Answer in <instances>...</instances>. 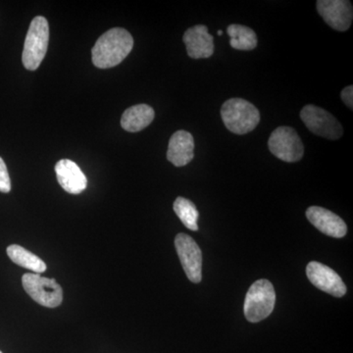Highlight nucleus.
<instances>
[{
  "label": "nucleus",
  "mask_w": 353,
  "mask_h": 353,
  "mask_svg": "<svg viewBox=\"0 0 353 353\" xmlns=\"http://www.w3.org/2000/svg\"><path fill=\"white\" fill-rule=\"evenodd\" d=\"M154 116V110L152 106L138 104L125 111L121 119V126L127 132H141L152 124Z\"/></svg>",
  "instance_id": "nucleus-15"
},
{
  "label": "nucleus",
  "mask_w": 353,
  "mask_h": 353,
  "mask_svg": "<svg viewBox=\"0 0 353 353\" xmlns=\"http://www.w3.org/2000/svg\"><path fill=\"white\" fill-rule=\"evenodd\" d=\"M194 137L187 131L176 132L169 141L167 159L176 167L189 164L194 157Z\"/></svg>",
  "instance_id": "nucleus-14"
},
{
  "label": "nucleus",
  "mask_w": 353,
  "mask_h": 353,
  "mask_svg": "<svg viewBox=\"0 0 353 353\" xmlns=\"http://www.w3.org/2000/svg\"><path fill=\"white\" fill-rule=\"evenodd\" d=\"M134 48V39L122 28H113L97 39L92 50V63L99 69L119 65Z\"/></svg>",
  "instance_id": "nucleus-1"
},
{
  "label": "nucleus",
  "mask_w": 353,
  "mask_h": 353,
  "mask_svg": "<svg viewBox=\"0 0 353 353\" xmlns=\"http://www.w3.org/2000/svg\"><path fill=\"white\" fill-rule=\"evenodd\" d=\"M306 275L316 288L331 296L341 297L347 294V285L339 274L326 265L320 262H310L306 267Z\"/></svg>",
  "instance_id": "nucleus-9"
},
{
  "label": "nucleus",
  "mask_w": 353,
  "mask_h": 353,
  "mask_svg": "<svg viewBox=\"0 0 353 353\" xmlns=\"http://www.w3.org/2000/svg\"><path fill=\"white\" fill-rule=\"evenodd\" d=\"M221 117L230 132L245 134L252 132L260 122V112L250 101L231 99L221 108Z\"/></svg>",
  "instance_id": "nucleus-2"
},
{
  "label": "nucleus",
  "mask_w": 353,
  "mask_h": 353,
  "mask_svg": "<svg viewBox=\"0 0 353 353\" xmlns=\"http://www.w3.org/2000/svg\"><path fill=\"white\" fill-rule=\"evenodd\" d=\"M174 211L180 218L183 225L192 231L199 230L197 220L199 218V212L194 202L185 199V197H176L174 202Z\"/></svg>",
  "instance_id": "nucleus-18"
},
{
  "label": "nucleus",
  "mask_w": 353,
  "mask_h": 353,
  "mask_svg": "<svg viewBox=\"0 0 353 353\" xmlns=\"http://www.w3.org/2000/svg\"><path fill=\"white\" fill-rule=\"evenodd\" d=\"M0 353H2L1 352H0Z\"/></svg>",
  "instance_id": "nucleus-22"
},
{
  "label": "nucleus",
  "mask_w": 353,
  "mask_h": 353,
  "mask_svg": "<svg viewBox=\"0 0 353 353\" xmlns=\"http://www.w3.org/2000/svg\"><path fill=\"white\" fill-rule=\"evenodd\" d=\"M23 288L37 303L55 308L63 301V290L54 279L41 277L39 274L27 273L22 277Z\"/></svg>",
  "instance_id": "nucleus-5"
},
{
  "label": "nucleus",
  "mask_w": 353,
  "mask_h": 353,
  "mask_svg": "<svg viewBox=\"0 0 353 353\" xmlns=\"http://www.w3.org/2000/svg\"><path fill=\"white\" fill-rule=\"evenodd\" d=\"M7 254L14 263L21 267L36 272V274L43 273L46 270V264L36 254L18 245H9Z\"/></svg>",
  "instance_id": "nucleus-16"
},
{
  "label": "nucleus",
  "mask_w": 353,
  "mask_h": 353,
  "mask_svg": "<svg viewBox=\"0 0 353 353\" xmlns=\"http://www.w3.org/2000/svg\"><path fill=\"white\" fill-rule=\"evenodd\" d=\"M268 148L276 157L289 163L299 161L304 154L303 141L290 127H279L272 132Z\"/></svg>",
  "instance_id": "nucleus-6"
},
{
  "label": "nucleus",
  "mask_w": 353,
  "mask_h": 353,
  "mask_svg": "<svg viewBox=\"0 0 353 353\" xmlns=\"http://www.w3.org/2000/svg\"><path fill=\"white\" fill-rule=\"evenodd\" d=\"M276 292L268 280L261 279L253 283L245 296L243 311L248 321L257 323L266 319L273 312Z\"/></svg>",
  "instance_id": "nucleus-4"
},
{
  "label": "nucleus",
  "mask_w": 353,
  "mask_h": 353,
  "mask_svg": "<svg viewBox=\"0 0 353 353\" xmlns=\"http://www.w3.org/2000/svg\"><path fill=\"white\" fill-rule=\"evenodd\" d=\"M222 34H223L222 31H218V34H219V36H222Z\"/></svg>",
  "instance_id": "nucleus-21"
},
{
  "label": "nucleus",
  "mask_w": 353,
  "mask_h": 353,
  "mask_svg": "<svg viewBox=\"0 0 353 353\" xmlns=\"http://www.w3.org/2000/svg\"><path fill=\"white\" fill-rule=\"evenodd\" d=\"M306 217L316 229L327 236L341 239L347 234V227L345 221L328 209L311 206L306 210Z\"/></svg>",
  "instance_id": "nucleus-11"
},
{
  "label": "nucleus",
  "mask_w": 353,
  "mask_h": 353,
  "mask_svg": "<svg viewBox=\"0 0 353 353\" xmlns=\"http://www.w3.org/2000/svg\"><path fill=\"white\" fill-rule=\"evenodd\" d=\"M301 118L309 131L322 138L334 141L343 136L341 123L325 109L309 104L301 110Z\"/></svg>",
  "instance_id": "nucleus-7"
},
{
  "label": "nucleus",
  "mask_w": 353,
  "mask_h": 353,
  "mask_svg": "<svg viewBox=\"0 0 353 353\" xmlns=\"http://www.w3.org/2000/svg\"><path fill=\"white\" fill-rule=\"evenodd\" d=\"M188 55L192 59L212 57L214 53V39L208 32V28L197 25L190 28L183 37Z\"/></svg>",
  "instance_id": "nucleus-12"
},
{
  "label": "nucleus",
  "mask_w": 353,
  "mask_h": 353,
  "mask_svg": "<svg viewBox=\"0 0 353 353\" xmlns=\"http://www.w3.org/2000/svg\"><path fill=\"white\" fill-rule=\"evenodd\" d=\"M227 34L231 38L230 46L234 50H253L257 46L256 34L245 26L230 25L227 29Z\"/></svg>",
  "instance_id": "nucleus-17"
},
{
  "label": "nucleus",
  "mask_w": 353,
  "mask_h": 353,
  "mask_svg": "<svg viewBox=\"0 0 353 353\" xmlns=\"http://www.w3.org/2000/svg\"><path fill=\"white\" fill-rule=\"evenodd\" d=\"M50 41V26L43 16L34 18L26 37L22 61L25 68L34 71L43 62Z\"/></svg>",
  "instance_id": "nucleus-3"
},
{
  "label": "nucleus",
  "mask_w": 353,
  "mask_h": 353,
  "mask_svg": "<svg viewBox=\"0 0 353 353\" xmlns=\"http://www.w3.org/2000/svg\"><path fill=\"white\" fill-rule=\"evenodd\" d=\"M57 181L65 192L79 194L87 189V176L80 167L69 159H62L55 165Z\"/></svg>",
  "instance_id": "nucleus-13"
},
{
  "label": "nucleus",
  "mask_w": 353,
  "mask_h": 353,
  "mask_svg": "<svg viewBox=\"0 0 353 353\" xmlns=\"http://www.w3.org/2000/svg\"><path fill=\"white\" fill-rule=\"evenodd\" d=\"M317 10L325 22L340 32H345L352 24V2L347 0H319Z\"/></svg>",
  "instance_id": "nucleus-10"
},
{
  "label": "nucleus",
  "mask_w": 353,
  "mask_h": 353,
  "mask_svg": "<svg viewBox=\"0 0 353 353\" xmlns=\"http://www.w3.org/2000/svg\"><path fill=\"white\" fill-rule=\"evenodd\" d=\"M175 246L183 271L190 282L201 283L202 253L196 241L189 234H178L175 239Z\"/></svg>",
  "instance_id": "nucleus-8"
},
{
  "label": "nucleus",
  "mask_w": 353,
  "mask_h": 353,
  "mask_svg": "<svg viewBox=\"0 0 353 353\" xmlns=\"http://www.w3.org/2000/svg\"><path fill=\"white\" fill-rule=\"evenodd\" d=\"M11 190V181L6 162L0 157V192L8 194Z\"/></svg>",
  "instance_id": "nucleus-19"
},
{
  "label": "nucleus",
  "mask_w": 353,
  "mask_h": 353,
  "mask_svg": "<svg viewBox=\"0 0 353 353\" xmlns=\"http://www.w3.org/2000/svg\"><path fill=\"white\" fill-rule=\"evenodd\" d=\"M353 87L352 85H350V87H347L343 88V92H341V97L343 99V101L345 102V105L347 106L350 110H352L353 108Z\"/></svg>",
  "instance_id": "nucleus-20"
}]
</instances>
